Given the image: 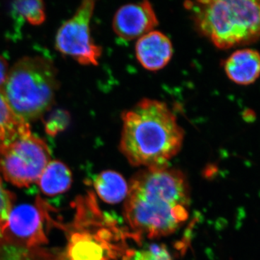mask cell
I'll use <instances>...</instances> for the list:
<instances>
[{
    "label": "cell",
    "mask_w": 260,
    "mask_h": 260,
    "mask_svg": "<svg viewBox=\"0 0 260 260\" xmlns=\"http://www.w3.org/2000/svg\"><path fill=\"white\" fill-rule=\"evenodd\" d=\"M50 161L47 143L30 132L0 154V172L10 184L27 187L37 182Z\"/></svg>",
    "instance_id": "obj_7"
},
{
    "label": "cell",
    "mask_w": 260,
    "mask_h": 260,
    "mask_svg": "<svg viewBox=\"0 0 260 260\" xmlns=\"http://www.w3.org/2000/svg\"><path fill=\"white\" fill-rule=\"evenodd\" d=\"M13 8L32 25H40L45 20V6L40 0L16 1L13 3Z\"/></svg>",
    "instance_id": "obj_15"
},
{
    "label": "cell",
    "mask_w": 260,
    "mask_h": 260,
    "mask_svg": "<svg viewBox=\"0 0 260 260\" xmlns=\"http://www.w3.org/2000/svg\"><path fill=\"white\" fill-rule=\"evenodd\" d=\"M173 53L170 39L158 30L140 37L135 45L137 59L149 71H158L165 68L172 59Z\"/></svg>",
    "instance_id": "obj_10"
},
{
    "label": "cell",
    "mask_w": 260,
    "mask_h": 260,
    "mask_svg": "<svg viewBox=\"0 0 260 260\" xmlns=\"http://www.w3.org/2000/svg\"><path fill=\"white\" fill-rule=\"evenodd\" d=\"M184 5L198 31L218 49L247 45L260 39L259 1H186Z\"/></svg>",
    "instance_id": "obj_4"
},
{
    "label": "cell",
    "mask_w": 260,
    "mask_h": 260,
    "mask_svg": "<svg viewBox=\"0 0 260 260\" xmlns=\"http://www.w3.org/2000/svg\"><path fill=\"white\" fill-rule=\"evenodd\" d=\"M29 133V123L13 112L0 90V154L15 140Z\"/></svg>",
    "instance_id": "obj_12"
},
{
    "label": "cell",
    "mask_w": 260,
    "mask_h": 260,
    "mask_svg": "<svg viewBox=\"0 0 260 260\" xmlns=\"http://www.w3.org/2000/svg\"><path fill=\"white\" fill-rule=\"evenodd\" d=\"M158 20L148 1L121 7L113 19V30L123 40L131 41L153 31Z\"/></svg>",
    "instance_id": "obj_9"
},
{
    "label": "cell",
    "mask_w": 260,
    "mask_h": 260,
    "mask_svg": "<svg viewBox=\"0 0 260 260\" xmlns=\"http://www.w3.org/2000/svg\"><path fill=\"white\" fill-rule=\"evenodd\" d=\"M122 260H128V259H126V257H124V256H122Z\"/></svg>",
    "instance_id": "obj_20"
},
{
    "label": "cell",
    "mask_w": 260,
    "mask_h": 260,
    "mask_svg": "<svg viewBox=\"0 0 260 260\" xmlns=\"http://www.w3.org/2000/svg\"><path fill=\"white\" fill-rule=\"evenodd\" d=\"M72 181V173L68 166L59 160H51L37 183L44 194L54 197L69 190Z\"/></svg>",
    "instance_id": "obj_13"
},
{
    "label": "cell",
    "mask_w": 260,
    "mask_h": 260,
    "mask_svg": "<svg viewBox=\"0 0 260 260\" xmlns=\"http://www.w3.org/2000/svg\"><path fill=\"white\" fill-rule=\"evenodd\" d=\"M15 197L6 189L0 178V224L4 223L15 207Z\"/></svg>",
    "instance_id": "obj_18"
},
{
    "label": "cell",
    "mask_w": 260,
    "mask_h": 260,
    "mask_svg": "<svg viewBox=\"0 0 260 260\" xmlns=\"http://www.w3.org/2000/svg\"><path fill=\"white\" fill-rule=\"evenodd\" d=\"M9 70L8 61L3 56L0 55V90L3 88L5 81H6Z\"/></svg>",
    "instance_id": "obj_19"
},
{
    "label": "cell",
    "mask_w": 260,
    "mask_h": 260,
    "mask_svg": "<svg viewBox=\"0 0 260 260\" xmlns=\"http://www.w3.org/2000/svg\"><path fill=\"white\" fill-rule=\"evenodd\" d=\"M70 116L64 111H56L53 113L46 122V131L48 134L54 136L62 131L69 124Z\"/></svg>",
    "instance_id": "obj_17"
},
{
    "label": "cell",
    "mask_w": 260,
    "mask_h": 260,
    "mask_svg": "<svg viewBox=\"0 0 260 260\" xmlns=\"http://www.w3.org/2000/svg\"><path fill=\"white\" fill-rule=\"evenodd\" d=\"M189 197L187 180L178 169L167 166L135 174L124 210L133 237L158 239L175 232L189 218Z\"/></svg>",
    "instance_id": "obj_1"
},
{
    "label": "cell",
    "mask_w": 260,
    "mask_h": 260,
    "mask_svg": "<svg viewBox=\"0 0 260 260\" xmlns=\"http://www.w3.org/2000/svg\"><path fill=\"white\" fill-rule=\"evenodd\" d=\"M128 260H173L167 246L152 244L144 250L135 251L128 249L124 255Z\"/></svg>",
    "instance_id": "obj_16"
},
{
    "label": "cell",
    "mask_w": 260,
    "mask_h": 260,
    "mask_svg": "<svg viewBox=\"0 0 260 260\" xmlns=\"http://www.w3.org/2000/svg\"><path fill=\"white\" fill-rule=\"evenodd\" d=\"M94 8L95 2L83 1L75 15L61 25L56 36L57 50L81 64L98 65L102 54V47L94 42L90 34Z\"/></svg>",
    "instance_id": "obj_8"
},
{
    "label": "cell",
    "mask_w": 260,
    "mask_h": 260,
    "mask_svg": "<svg viewBox=\"0 0 260 260\" xmlns=\"http://www.w3.org/2000/svg\"><path fill=\"white\" fill-rule=\"evenodd\" d=\"M49 208L39 198L13 208L0 224V260H64L63 250L51 246L47 236Z\"/></svg>",
    "instance_id": "obj_5"
},
{
    "label": "cell",
    "mask_w": 260,
    "mask_h": 260,
    "mask_svg": "<svg viewBox=\"0 0 260 260\" xmlns=\"http://www.w3.org/2000/svg\"><path fill=\"white\" fill-rule=\"evenodd\" d=\"M228 78L241 85L254 83L260 77V53L256 49H239L227 58L223 64Z\"/></svg>",
    "instance_id": "obj_11"
},
{
    "label": "cell",
    "mask_w": 260,
    "mask_h": 260,
    "mask_svg": "<svg viewBox=\"0 0 260 260\" xmlns=\"http://www.w3.org/2000/svg\"><path fill=\"white\" fill-rule=\"evenodd\" d=\"M57 88L56 68L50 60L25 56L10 68L1 90L13 112L28 123L51 107Z\"/></svg>",
    "instance_id": "obj_6"
},
{
    "label": "cell",
    "mask_w": 260,
    "mask_h": 260,
    "mask_svg": "<svg viewBox=\"0 0 260 260\" xmlns=\"http://www.w3.org/2000/svg\"><path fill=\"white\" fill-rule=\"evenodd\" d=\"M119 148L134 167L160 168L181 150L184 132L166 103L143 99L123 112Z\"/></svg>",
    "instance_id": "obj_2"
},
{
    "label": "cell",
    "mask_w": 260,
    "mask_h": 260,
    "mask_svg": "<svg viewBox=\"0 0 260 260\" xmlns=\"http://www.w3.org/2000/svg\"><path fill=\"white\" fill-rule=\"evenodd\" d=\"M94 188L99 198L109 204L120 203L126 198L129 186L124 178L114 171H104L94 180Z\"/></svg>",
    "instance_id": "obj_14"
},
{
    "label": "cell",
    "mask_w": 260,
    "mask_h": 260,
    "mask_svg": "<svg viewBox=\"0 0 260 260\" xmlns=\"http://www.w3.org/2000/svg\"><path fill=\"white\" fill-rule=\"evenodd\" d=\"M75 215L68 224L55 221L54 226L67 235L64 260H117L124 255L126 237L115 219L102 212L91 192L77 198Z\"/></svg>",
    "instance_id": "obj_3"
}]
</instances>
